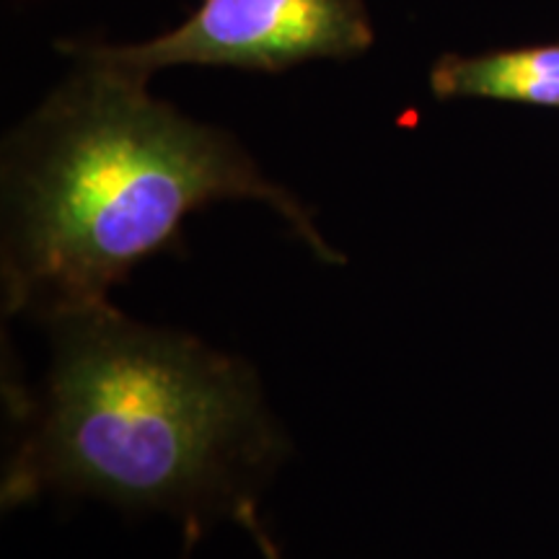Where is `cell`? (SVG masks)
<instances>
[{
  "instance_id": "cell-5",
  "label": "cell",
  "mask_w": 559,
  "mask_h": 559,
  "mask_svg": "<svg viewBox=\"0 0 559 559\" xmlns=\"http://www.w3.org/2000/svg\"><path fill=\"white\" fill-rule=\"evenodd\" d=\"M239 523H243V528H247L249 534L254 536L257 547H260L264 559H283V551L277 549V544L272 542V536L262 526L260 513H257V506H249L247 510H243V513L239 515Z\"/></svg>"
},
{
  "instance_id": "cell-4",
  "label": "cell",
  "mask_w": 559,
  "mask_h": 559,
  "mask_svg": "<svg viewBox=\"0 0 559 559\" xmlns=\"http://www.w3.org/2000/svg\"><path fill=\"white\" fill-rule=\"evenodd\" d=\"M438 99H489L559 109V41L481 55H443L430 68Z\"/></svg>"
},
{
  "instance_id": "cell-2",
  "label": "cell",
  "mask_w": 559,
  "mask_h": 559,
  "mask_svg": "<svg viewBox=\"0 0 559 559\" xmlns=\"http://www.w3.org/2000/svg\"><path fill=\"white\" fill-rule=\"evenodd\" d=\"M47 330V373L13 394L5 510L50 492L86 495L177 515L198 539L254 506L288 443L247 362L115 304L62 313Z\"/></svg>"
},
{
  "instance_id": "cell-1",
  "label": "cell",
  "mask_w": 559,
  "mask_h": 559,
  "mask_svg": "<svg viewBox=\"0 0 559 559\" xmlns=\"http://www.w3.org/2000/svg\"><path fill=\"white\" fill-rule=\"evenodd\" d=\"M75 62L3 148L5 313L47 324L111 304L140 262L177 249L187 215L221 200H260L313 257L345 262L234 135L151 96L145 79Z\"/></svg>"
},
{
  "instance_id": "cell-3",
  "label": "cell",
  "mask_w": 559,
  "mask_h": 559,
  "mask_svg": "<svg viewBox=\"0 0 559 559\" xmlns=\"http://www.w3.org/2000/svg\"><path fill=\"white\" fill-rule=\"evenodd\" d=\"M362 0H202L171 32L138 45H66L138 79L179 66L277 70L309 60H345L373 45Z\"/></svg>"
}]
</instances>
